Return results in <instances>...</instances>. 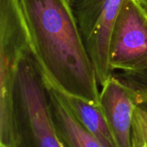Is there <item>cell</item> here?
<instances>
[{"instance_id":"cell-3","label":"cell","mask_w":147,"mask_h":147,"mask_svg":"<svg viewBox=\"0 0 147 147\" xmlns=\"http://www.w3.org/2000/svg\"><path fill=\"white\" fill-rule=\"evenodd\" d=\"M99 87L115 72L109 62L111 32L122 0H69Z\"/></svg>"},{"instance_id":"cell-7","label":"cell","mask_w":147,"mask_h":147,"mask_svg":"<svg viewBox=\"0 0 147 147\" xmlns=\"http://www.w3.org/2000/svg\"><path fill=\"white\" fill-rule=\"evenodd\" d=\"M50 84L53 87L59 96L63 100L78 121L102 144V146L118 147L100 105L90 103L84 99L65 93L51 82Z\"/></svg>"},{"instance_id":"cell-2","label":"cell","mask_w":147,"mask_h":147,"mask_svg":"<svg viewBox=\"0 0 147 147\" xmlns=\"http://www.w3.org/2000/svg\"><path fill=\"white\" fill-rule=\"evenodd\" d=\"M0 147H64L46 82L31 51L20 61L11 107L0 111Z\"/></svg>"},{"instance_id":"cell-4","label":"cell","mask_w":147,"mask_h":147,"mask_svg":"<svg viewBox=\"0 0 147 147\" xmlns=\"http://www.w3.org/2000/svg\"><path fill=\"white\" fill-rule=\"evenodd\" d=\"M109 62L114 71L147 68V12L138 0H122L111 32Z\"/></svg>"},{"instance_id":"cell-11","label":"cell","mask_w":147,"mask_h":147,"mask_svg":"<svg viewBox=\"0 0 147 147\" xmlns=\"http://www.w3.org/2000/svg\"><path fill=\"white\" fill-rule=\"evenodd\" d=\"M141 6L145 9V10L147 12V0H138Z\"/></svg>"},{"instance_id":"cell-10","label":"cell","mask_w":147,"mask_h":147,"mask_svg":"<svg viewBox=\"0 0 147 147\" xmlns=\"http://www.w3.org/2000/svg\"><path fill=\"white\" fill-rule=\"evenodd\" d=\"M132 147H147V142L138 139H132Z\"/></svg>"},{"instance_id":"cell-6","label":"cell","mask_w":147,"mask_h":147,"mask_svg":"<svg viewBox=\"0 0 147 147\" xmlns=\"http://www.w3.org/2000/svg\"><path fill=\"white\" fill-rule=\"evenodd\" d=\"M43 78L49 94L55 128L64 147H103L74 116L50 82Z\"/></svg>"},{"instance_id":"cell-1","label":"cell","mask_w":147,"mask_h":147,"mask_svg":"<svg viewBox=\"0 0 147 147\" xmlns=\"http://www.w3.org/2000/svg\"><path fill=\"white\" fill-rule=\"evenodd\" d=\"M42 75L65 93L100 105L95 68L69 0H17Z\"/></svg>"},{"instance_id":"cell-9","label":"cell","mask_w":147,"mask_h":147,"mask_svg":"<svg viewBox=\"0 0 147 147\" xmlns=\"http://www.w3.org/2000/svg\"><path fill=\"white\" fill-rule=\"evenodd\" d=\"M113 75L131 90L147 94V68L135 72H114Z\"/></svg>"},{"instance_id":"cell-8","label":"cell","mask_w":147,"mask_h":147,"mask_svg":"<svg viewBox=\"0 0 147 147\" xmlns=\"http://www.w3.org/2000/svg\"><path fill=\"white\" fill-rule=\"evenodd\" d=\"M136 107L133 116L132 139L147 142V94L134 92Z\"/></svg>"},{"instance_id":"cell-5","label":"cell","mask_w":147,"mask_h":147,"mask_svg":"<svg viewBox=\"0 0 147 147\" xmlns=\"http://www.w3.org/2000/svg\"><path fill=\"white\" fill-rule=\"evenodd\" d=\"M100 107L118 147H132L133 116L136 107L133 90L112 75L100 90Z\"/></svg>"}]
</instances>
